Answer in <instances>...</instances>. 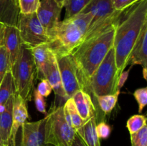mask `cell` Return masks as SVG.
Masks as SVG:
<instances>
[{
	"mask_svg": "<svg viewBox=\"0 0 147 146\" xmlns=\"http://www.w3.org/2000/svg\"><path fill=\"white\" fill-rule=\"evenodd\" d=\"M44 146H53V145H46V144H45Z\"/></svg>",
	"mask_w": 147,
	"mask_h": 146,
	"instance_id": "cell-41",
	"label": "cell"
},
{
	"mask_svg": "<svg viewBox=\"0 0 147 146\" xmlns=\"http://www.w3.org/2000/svg\"><path fill=\"white\" fill-rule=\"evenodd\" d=\"M0 141H2V140H1V137H0Z\"/></svg>",
	"mask_w": 147,
	"mask_h": 146,
	"instance_id": "cell-43",
	"label": "cell"
},
{
	"mask_svg": "<svg viewBox=\"0 0 147 146\" xmlns=\"http://www.w3.org/2000/svg\"><path fill=\"white\" fill-rule=\"evenodd\" d=\"M121 17L100 31L85 37L83 42L70 54L77 70L81 90L113 47L116 27Z\"/></svg>",
	"mask_w": 147,
	"mask_h": 146,
	"instance_id": "cell-1",
	"label": "cell"
},
{
	"mask_svg": "<svg viewBox=\"0 0 147 146\" xmlns=\"http://www.w3.org/2000/svg\"><path fill=\"white\" fill-rule=\"evenodd\" d=\"M130 71V69H129L126 71H124L123 70L121 73L120 74L119 77V80H118V87L117 89L119 91H121V89L122 88L123 85H124L125 82L127 80L128 77H129V72Z\"/></svg>",
	"mask_w": 147,
	"mask_h": 146,
	"instance_id": "cell-34",
	"label": "cell"
},
{
	"mask_svg": "<svg viewBox=\"0 0 147 146\" xmlns=\"http://www.w3.org/2000/svg\"><path fill=\"white\" fill-rule=\"evenodd\" d=\"M71 146H87V145H86V143H84V141L82 140L81 137H80V136L76 133Z\"/></svg>",
	"mask_w": 147,
	"mask_h": 146,
	"instance_id": "cell-35",
	"label": "cell"
},
{
	"mask_svg": "<svg viewBox=\"0 0 147 146\" xmlns=\"http://www.w3.org/2000/svg\"><path fill=\"white\" fill-rule=\"evenodd\" d=\"M1 146H7V144H6V143H1Z\"/></svg>",
	"mask_w": 147,
	"mask_h": 146,
	"instance_id": "cell-40",
	"label": "cell"
},
{
	"mask_svg": "<svg viewBox=\"0 0 147 146\" xmlns=\"http://www.w3.org/2000/svg\"><path fill=\"white\" fill-rule=\"evenodd\" d=\"M63 7L55 0H41L36 14L45 29L50 34L60 22Z\"/></svg>",
	"mask_w": 147,
	"mask_h": 146,
	"instance_id": "cell-9",
	"label": "cell"
},
{
	"mask_svg": "<svg viewBox=\"0 0 147 146\" xmlns=\"http://www.w3.org/2000/svg\"><path fill=\"white\" fill-rule=\"evenodd\" d=\"M72 98L80 117L86 123L92 117H96V107L88 93L83 90H78L73 94Z\"/></svg>",
	"mask_w": 147,
	"mask_h": 146,
	"instance_id": "cell-15",
	"label": "cell"
},
{
	"mask_svg": "<svg viewBox=\"0 0 147 146\" xmlns=\"http://www.w3.org/2000/svg\"><path fill=\"white\" fill-rule=\"evenodd\" d=\"M119 77L115 52L112 47L88 79L83 90L88 93L90 97H94L114 94L119 91L117 89Z\"/></svg>",
	"mask_w": 147,
	"mask_h": 146,
	"instance_id": "cell-4",
	"label": "cell"
},
{
	"mask_svg": "<svg viewBox=\"0 0 147 146\" xmlns=\"http://www.w3.org/2000/svg\"><path fill=\"white\" fill-rule=\"evenodd\" d=\"M137 1H141V0H137Z\"/></svg>",
	"mask_w": 147,
	"mask_h": 146,
	"instance_id": "cell-44",
	"label": "cell"
},
{
	"mask_svg": "<svg viewBox=\"0 0 147 146\" xmlns=\"http://www.w3.org/2000/svg\"><path fill=\"white\" fill-rule=\"evenodd\" d=\"M29 117L27 102L16 93L12 107V126L11 132L17 133L19 128L27 122Z\"/></svg>",
	"mask_w": 147,
	"mask_h": 146,
	"instance_id": "cell-16",
	"label": "cell"
},
{
	"mask_svg": "<svg viewBox=\"0 0 147 146\" xmlns=\"http://www.w3.org/2000/svg\"><path fill=\"white\" fill-rule=\"evenodd\" d=\"M11 72L17 94L27 102L32 99L37 75L30 47L22 44L18 58L11 67Z\"/></svg>",
	"mask_w": 147,
	"mask_h": 146,
	"instance_id": "cell-5",
	"label": "cell"
},
{
	"mask_svg": "<svg viewBox=\"0 0 147 146\" xmlns=\"http://www.w3.org/2000/svg\"><path fill=\"white\" fill-rule=\"evenodd\" d=\"M56 60L63 87L67 97L70 98L81 90L74 62L70 54L57 57Z\"/></svg>",
	"mask_w": 147,
	"mask_h": 146,
	"instance_id": "cell-8",
	"label": "cell"
},
{
	"mask_svg": "<svg viewBox=\"0 0 147 146\" xmlns=\"http://www.w3.org/2000/svg\"><path fill=\"white\" fill-rule=\"evenodd\" d=\"M45 79H46L50 82L56 96L64 99L65 101L68 99L65 91L64 87H63L55 57L53 58L51 64H50L47 72H46Z\"/></svg>",
	"mask_w": 147,
	"mask_h": 146,
	"instance_id": "cell-17",
	"label": "cell"
},
{
	"mask_svg": "<svg viewBox=\"0 0 147 146\" xmlns=\"http://www.w3.org/2000/svg\"><path fill=\"white\" fill-rule=\"evenodd\" d=\"M14 95L11 96L6 103L5 110L0 113V137L7 144L11 134L12 126V107Z\"/></svg>",
	"mask_w": 147,
	"mask_h": 146,
	"instance_id": "cell-18",
	"label": "cell"
},
{
	"mask_svg": "<svg viewBox=\"0 0 147 146\" xmlns=\"http://www.w3.org/2000/svg\"><path fill=\"white\" fill-rule=\"evenodd\" d=\"M17 133H15V132H11V134H10L9 140L7 141V146H17V144H16V136H17Z\"/></svg>",
	"mask_w": 147,
	"mask_h": 146,
	"instance_id": "cell-36",
	"label": "cell"
},
{
	"mask_svg": "<svg viewBox=\"0 0 147 146\" xmlns=\"http://www.w3.org/2000/svg\"><path fill=\"white\" fill-rule=\"evenodd\" d=\"M22 44L30 47L47 44L50 36L39 21L36 13L19 14L17 23Z\"/></svg>",
	"mask_w": 147,
	"mask_h": 146,
	"instance_id": "cell-7",
	"label": "cell"
},
{
	"mask_svg": "<svg viewBox=\"0 0 147 146\" xmlns=\"http://www.w3.org/2000/svg\"><path fill=\"white\" fill-rule=\"evenodd\" d=\"M96 129L99 139L105 140V139L109 138L111 133V127L107 123L103 121L97 123L96 126Z\"/></svg>",
	"mask_w": 147,
	"mask_h": 146,
	"instance_id": "cell-30",
	"label": "cell"
},
{
	"mask_svg": "<svg viewBox=\"0 0 147 146\" xmlns=\"http://www.w3.org/2000/svg\"><path fill=\"white\" fill-rule=\"evenodd\" d=\"M92 19L90 13H80L59 22L47 43L55 57L70 54L83 42Z\"/></svg>",
	"mask_w": 147,
	"mask_h": 146,
	"instance_id": "cell-3",
	"label": "cell"
},
{
	"mask_svg": "<svg viewBox=\"0 0 147 146\" xmlns=\"http://www.w3.org/2000/svg\"><path fill=\"white\" fill-rule=\"evenodd\" d=\"M116 10L114 9L112 0H92L81 13H90L93 19L88 31L96 28L107 19Z\"/></svg>",
	"mask_w": 147,
	"mask_h": 146,
	"instance_id": "cell-11",
	"label": "cell"
},
{
	"mask_svg": "<svg viewBox=\"0 0 147 146\" xmlns=\"http://www.w3.org/2000/svg\"><path fill=\"white\" fill-rule=\"evenodd\" d=\"M92 0H65L63 7L65 8V19L78 14L90 4Z\"/></svg>",
	"mask_w": 147,
	"mask_h": 146,
	"instance_id": "cell-24",
	"label": "cell"
},
{
	"mask_svg": "<svg viewBox=\"0 0 147 146\" xmlns=\"http://www.w3.org/2000/svg\"><path fill=\"white\" fill-rule=\"evenodd\" d=\"M55 1H57L58 4H60V5L63 6V4H64V2H65V0H55Z\"/></svg>",
	"mask_w": 147,
	"mask_h": 146,
	"instance_id": "cell-39",
	"label": "cell"
},
{
	"mask_svg": "<svg viewBox=\"0 0 147 146\" xmlns=\"http://www.w3.org/2000/svg\"><path fill=\"white\" fill-rule=\"evenodd\" d=\"M37 90L40 93V95L44 97H47L53 91V88H52L50 82L46 79H45V80H42L39 83Z\"/></svg>",
	"mask_w": 147,
	"mask_h": 146,
	"instance_id": "cell-33",
	"label": "cell"
},
{
	"mask_svg": "<svg viewBox=\"0 0 147 146\" xmlns=\"http://www.w3.org/2000/svg\"><path fill=\"white\" fill-rule=\"evenodd\" d=\"M131 146H147V126L130 135Z\"/></svg>",
	"mask_w": 147,
	"mask_h": 146,
	"instance_id": "cell-28",
	"label": "cell"
},
{
	"mask_svg": "<svg viewBox=\"0 0 147 146\" xmlns=\"http://www.w3.org/2000/svg\"><path fill=\"white\" fill-rule=\"evenodd\" d=\"M19 14L18 5L0 1V22L5 25L16 26Z\"/></svg>",
	"mask_w": 147,
	"mask_h": 146,
	"instance_id": "cell-21",
	"label": "cell"
},
{
	"mask_svg": "<svg viewBox=\"0 0 147 146\" xmlns=\"http://www.w3.org/2000/svg\"><path fill=\"white\" fill-rule=\"evenodd\" d=\"M96 117H93L76 130V133L81 137L87 146H100V139L96 133Z\"/></svg>",
	"mask_w": 147,
	"mask_h": 146,
	"instance_id": "cell-19",
	"label": "cell"
},
{
	"mask_svg": "<svg viewBox=\"0 0 147 146\" xmlns=\"http://www.w3.org/2000/svg\"><path fill=\"white\" fill-rule=\"evenodd\" d=\"M119 94L120 91H117L114 94H105V95H100L95 97L97 101L98 105L105 115L110 113L114 108L117 103Z\"/></svg>",
	"mask_w": 147,
	"mask_h": 146,
	"instance_id": "cell-23",
	"label": "cell"
},
{
	"mask_svg": "<svg viewBox=\"0 0 147 146\" xmlns=\"http://www.w3.org/2000/svg\"><path fill=\"white\" fill-rule=\"evenodd\" d=\"M0 1H4V2L10 3V4H17V5H18V0H0Z\"/></svg>",
	"mask_w": 147,
	"mask_h": 146,
	"instance_id": "cell-38",
	"label": "cell"
},
{
	"mask_svg": "<svg viewBox=\"0 0 147 146\" xmlns=\"http://www.w3.org/2000/svg\"><path fill=\"white\" fill-rule=\"evenodd\" d=\"M5 24L0 22V47L4 46V33H5Z\"/></svg>",
	"mask_w": 147,
	"mask_h": 146,
	"instance_id": "cell-37",
	"label": "cell"
},
{
	"mask_svg": "<svg viewBox=\"0 0 147 146\" xmlns=\"http://www.w3.org/2000/svg\"><path fill=\"white\" fill-rule=\"evenodd\" d=\"M9 70H11V65L7 50L4 46L0 47V84L6 73Z\"/></svg>",
	"mask_w": 147,
	"mask_h": 146,
	"instance_id": "cell-27",
	"label": "cell"
},
{
	"mask_svg": "<svg viewBox=\"0 0 147 146\" xmlns=\"http://www.w3.org/2000/svg\"><path fill=\"white\" fill-rule=\"evenodd\" d=\"M33 96H34V104H35L36 109L37 111L42 114L47 115V110H46V102L44 97L40 95V93L37 92V89L34 88L33 90Z\"/></svg>",
	"mask_w": 147,
	"mask_h": 146,
	"instance_id": "cell-31",
	"label": "cell"
},
{
	"mask_svg": "<svg viewBox=\"0 0 147 146\" xmlns=\"http://www.w3.org/2000/svg\"><path fill=\"white\" fill-rule=\"evenodd\" d=\"M40 3V0H18L20 13L23 14L36 13Z\"/></svg>",
	"mask_w": 147,
	"mask_h": 146,
	"instance_id": "cell-26",
	"label": "cell"
},
{
	"mask_svg": "<svg viewBox=\"0 0 147 146\" xmlns=\"http://www.w3.org/2000/svg\"><path fill=\"white\" fill-rule=\"evenodd\" d=\"M134 97L139 104V113H142L147 104V88L142 87L136 90L134 92Z\"/></svg>",
	"mask_w": 147,
	"mask_h": 146,
	"instance_id": "cell-29",
	"label": "cell"
},
{
	"mask_svg": "<svg viewBox=\"0 0 147 146\" xmlns=\"http://www.w3.org/2000/svg\"><path fill=\"white\" fill-rule=\"evenodd\" d=\"M22 42L19 31L16 26L6 25L4 33V47L9 56L11 68L18 58L21 49Z\"/></svg>",
	"mask_w": 147,
	"mask_h": 146,
	"instance_id": "cell-13",
	"label": "cell"
},
{
	"mask_svg": "<svg viewBox=\"0 0 147 146\" xmlns=\"http://www.w3.org/2000/svg\"><path fill=\"white\" fill-rule=\"evenodd\" d=\"M45 123V117L39 121L24 123L20 146H44Z\"/></svg>",
	"mask_w": 147,
	"mask_h": 146,
	"instance_id": "cell-10",
	"label": "cell"
},
{
	"mask_svg": "<svg viewBox=\"0 0 147 146\" xmlns=\"http://www.w3.org/2000/svg\"><path fill=\"white\" fill-rule=\"evenodd\" d=\"M76 134V130L65 118L63 106H56L52 108L45 117V144L71 146Z\"/></svg>",
	"mask_w": 147,
	"mask_h": 146,
	"instance_id": "cell-6",
	"label": "cell"
},
{
	"mask_svg": "<svg viewBox=\"0 0 147 146\" xmlns=\"http://www.w3.org/2000/svg\"><path fill=\"white\" fill-rule=\"evenodd\" d=\"M113 8L116 11H124L137 2V0H112Z\"/></svg>",
	"mask_w": 147,
	"mask_h": 146,
	"instance_id": "cell-32",
	"label": "cell"
},
{
	"mask_svg": "<svg viewBox=\"0 0 147 146\" xmlns=\"http://www.w3.org/2000/svg\"><path fill=\"white\" fill-rule=\"evenodd\" d=\"M4 143V142H2V141H0V146H1V143Z\"/></svg>",
	"mask_w": 147,
	"mask_h": 146,
	"instance_id": "cell-42",
	"label": "cell"
},
{
	"mask_svg": "<svg viewBox=\"0 0 147 146\" xmlns=\"http://www.w3.org/2000/svg\"><path fill=\"white\" fill-rule=\"evenodd\" d=\"M31 51L37 69V77L40 80H45L46 72L55 56L52 53L47 44L32 48Z\"/></svg>",
	"mask_w": 147,
	"mask_h": 146,
	"instance_id": "cell-14",
	"label": "cell"
},
{
	"mask_svg": "<svg viewBox=\"0 0 147 146\" xmlns=\"http://www.w3.org/2000/svg\"><path fill=\"white\" fill-rule=\"evenodd\" d=\"M17 93L14 79L11 70L6 73L0 84V113L6 107V103L11 96Z\"/></svg>",
	"mask_w": 147,
	"mask_h": 146,
	"instance_id": "cell-20",
	"label": "cell"
},
{
	"mask_svg": "<svg viewBox=\"0 0 147 146\" xmlns=\"http://www.w3.org/2000/svg\"><path fill=\"white\" fill-rule=\"evenodd\" d=\"M147 22L142 27L139 37L136 40L128 61V65L131 67L139 64L143 67V75L146 80L147 74Z\"/></svg>",
	"mask_w": 147,
	"mask_h": 146,
	"instance_id": "cell-12",
	"label": "cell"
},
{
	"mask_svg": "<svg viewBox=\"0 0 147 146\" xmlns=\"http://www.w3.org/2000/svg\"><path fill=\"white\" fill-rule=\"evenodd\" d=\"M146 22L147 0H141L125 10L116 25L113 47L119 75L128 66L132 48Z\"/></svg>",
	"mask_w": 147,
	"mask_h": 146,
	"instance_id": "cell-2",
	"label": "cell"
},
{
	"mask_svg": "<svg viewBox=\"0 0 147 146\" xmlns=\"http://www.w3.org/2000/svg\"><path fill=\"white\" fill-rule=\"evenodd\" d=\"M63 111L66 121L76 130V131L86 123L80 117L72 97H70L65 101L63 105Z\"/></svg>",
	"mask_w": 147,
	"mask_h": 146,
	"instance_id": "cell-22",
	"label": "cell"
},
{
	"mask_svg": "<svg viewBox=\"0 0 147 146\" xmlns=\"http://www.w3.org/2000/svg\"><path fill=\"white\" fill-rule=\"evenodd\" d=\"M145 125H146V117L142 114L131 116L126 123V127L130 135L136 133Z\"/></svg>",
	"mask_w": 147,
	"mask_h": 146,
	"instance_id": "cell-25",
	"label": "cell"
}]
</instances>
